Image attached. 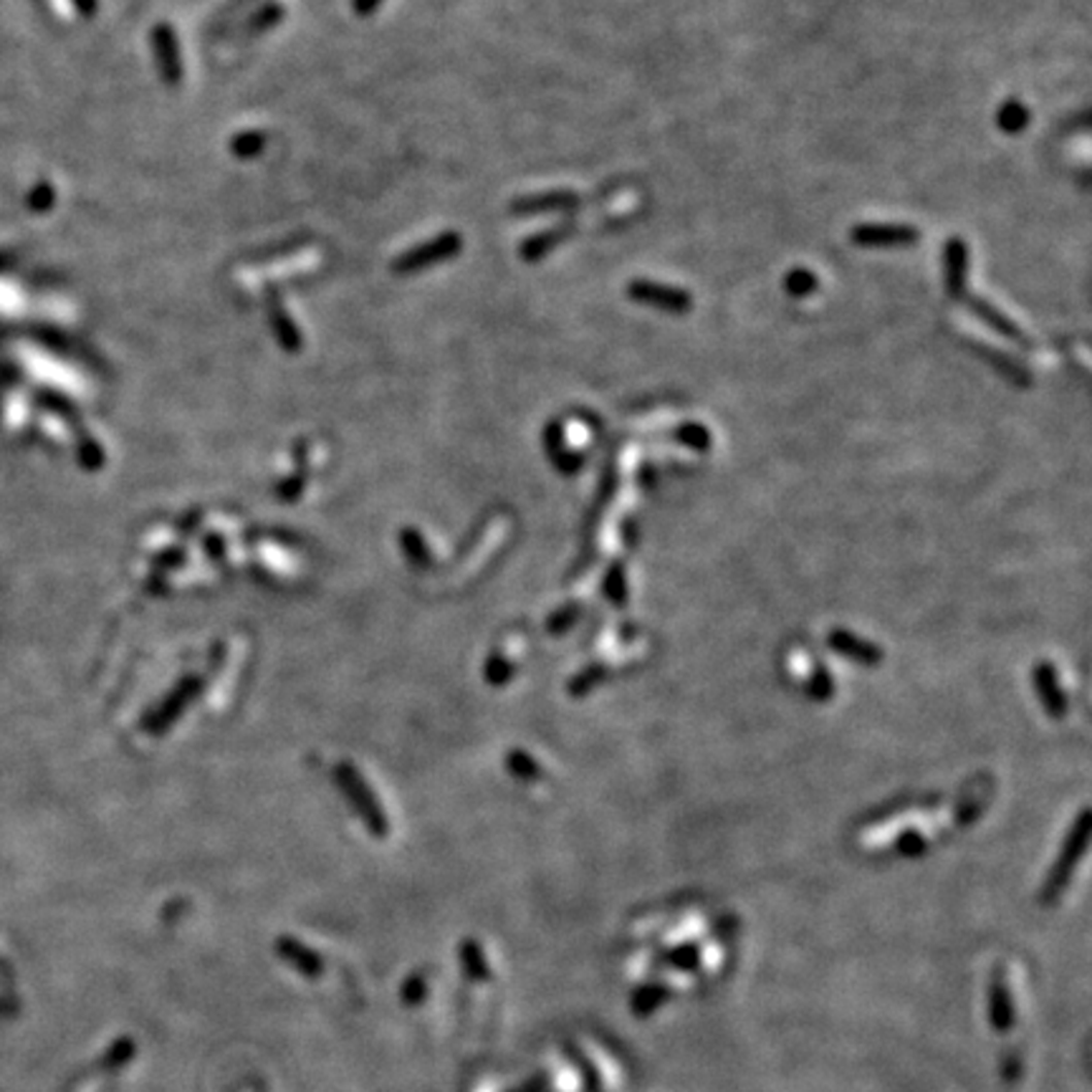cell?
I'll return each instance as SVG.
<instances>
[{
    "mask_svg": "<svg viewBox=\"0 0 1092 1092\" xmlns=\"http://www.w3.org/2000/svg\"><path fill=\"white\" fill-rule=\"evenodd\" d=\"M850 238L860 249H905L921 240V231L903 223H860L850 231Z\"/></svg>",
    "mask_w": 1092,
    "mask_h": 1092,
    "instance_id": "obj_1",
    "label": "cell"
},
{
    "mask_svg": "<svg viewBox=\"0 0 1092 1092\" xmlns=\"http://www.w3.org/2000/svg\"><path fill=\"white\" fill-rule=\"evenodd\" d=\"M627 296L637 304L653 306V309L668 311V313H688L693 309V296L688 291L665 287L658 282H646V278H635L627 287Z\"/></svg>",
    "mask_w": 1092,
    "mask_h": 1092,
    "instance_id": "obj_2",
    "label": "cell"
},
{
    "mask_svg": "<svg viewBox=\"0 0 1092 1092\" xmlns=\"http://www.w3.org/2000/svg\"><path fill=\"white\" fill-rule=\"evenodd\" d=\"M959 299L963 301V306H966L968 311L977 313V317L982 319V322L987 324V327L994 329L996 334H1001L1004 339L1015 341V344H1019V346H1032V344H1029L1027 334H1024L1022 329H1019L1017 324L1012 322L1010 317H1006V313H1001L999 309H996V306H991L987 299H982V296H973V294H961Z\"/></svg>",
    "mask_w": 1092,
    "mask_h": 1092,
    "instance_id": "obj_3",
    "label": "cell"
},
{
    "mask_svg": "<svg viewBox=\"0 0 1092 1092\" xmlns=\"http://www.w3.org/2000/svg\"><path fill=\"white\" fill-rule=\"evenodd\" d=\"M944 268H946V291L949 296L959 299L966 294V271H968V251L961 238H949L944 251Z\"/></svg>",
    "mask_w": 1092,
    "mask_h": 1092,
    "instance_id": "obj_4",
    "label": "cell"
},
{
    "mask_svg": "<svg viewBox=\"0 0 1092 1092\" xmlns=\"http://www.w3.org/2000/svg\"><path fill=\"white\" fill-rule=\"evenodd\" d=\"M585 203V198L574 193H547L536 195V198L519 200L517 210L519 212H544V210H572L576 205Z\"/></svg>",
    "mask_w": 1092,
    "mask_h": 1092,
    "instance_id": "obj_5",
    "label": "cell"
},
{
    "mask_svg": "<svg viewBox=\"0 0 1092 1092\" xmlns=\"http://www.w3.org/2000/svg\"><path fill=\"white\" fill-rule=\"evenodd\" d=\"M456 249H458V238H456V235H448V238H440V240H435V243H430L428 249L412 251L410 256L400 259V266H397V268H402V271H412V268L425 266V261L440 259V256L453 254Z\"/></svg>",
    "mask_w": 1092,
    "mask_h": 1092,
    "instance_id": "obj_6",
    "label": "cell"
},
{
    "mask_svg": "<svg viewBox=\"0 0 1092 1092\" xmlns=\"http://www.w3.org/2000/svg\"><path fill=\"white\" fill-rule=\"evenodd\" d=\"M996 122H999L1001 132L1019 134V132L1027 130L1029 109L1022 102H1019V99H1010V102H1006L999 109V117H996Z\"/></svg>",
    "mask_w": 1092,
    "mask_h": 1092,
    "instance_id": "obj_7",
    "label": "cell"
},
{
    "mask_svg": "<svg viewBox=\"0 0 1092 1092\" xmlns=\"http://www.w3.org/2000/svg\"><path fill=\"white\" fill-rule=\"evenodd\" d=\"M784 289H787V294H792L794 299H804V296H809L812 291L817 289V276L812 271H806V268H794V271L787 273V278H784Z\"/></svg>",
    "mask_w": 1092,
    "mask_h": 1092,
    "instance_id": "obj_8",
    "label": "cell"
}]
</instances>
